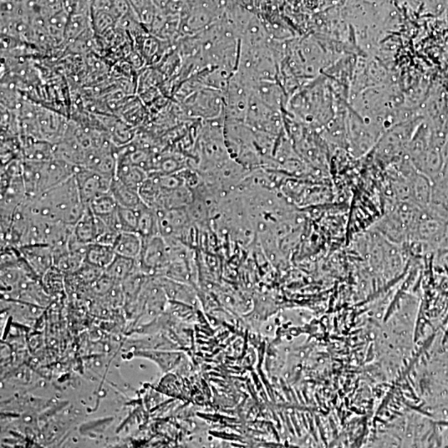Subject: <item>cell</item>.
<instances>
[{"label":"cell","mask_w":448,"mask_h":448,"mask_svg":"<svg viewBox=\"0 0 448 448\" xmlns=\"http://www.w3.org/2000/svg\"><path fill=\"white\" fill-rule=\"evenodd\" d=\"M25 203L30 215L36 220L70 225L78 221L88 206L81 200L75 175L39 195L28 197Z\"/></svg>","instance_id":"obj_1"},{"label":"cell","mask_w":448,"mask_h":448,"mask_svg":"<svg viewBox=\"0 0 448 448\" xmlns=\"http://www.w3.org/2000/svg\"><path fill=\"white\" fill-rule=\"evenodd\" d=\"M76 167L58 158L45 161H24L23 180L28 197H34L63 184Z\"/></svg>","instance_id":"obj_2"},{"label":"cell","mask_w":448,"mask_h":448,"mask_svg":"<svg viewBox=\"0 0 448 448\" xmlns=\"http://www.w3.org/2000/svg\"><path fill=\"white\" fill-rule=\"evenodd\" d=\"M75 178L81 200L86 205L96 198L110 193L112 181L115 179L85 166L76 167Z\"/></svg>","instance_id":"obj_3"},{"label":"cell","mask_w":448,"mask_h":448,"mask_svg":"<svg viewBox=\"0 0 448 448\" xmlns=\"http://www.w3.org/2000/svg\"><path fill=\"white\" fill-rule=\"evenodd\" d=\"M19 249L24 260L39 279L54 266L53 248L47 244L23 246Z\"/></svg>","instance_id":"obj_4"},{"label":"cell","mask_w":448,"mask_h":448,"mask_svg":"<svg viewBox=\"0 0 448 448\" xmlns=\"http://www.w3.org/2000/svg\"><path fill=\"white\" fill-rule=\"evenodd\" d=\"M143 245V238L138 233L128 231L121 232L112 248H113L116 255L136 260L141 255Z\"/></svg>","instance_id":"obj_5"},{"label":"cell","mask_w":448,"mask_h":448,"mask_svg":"<svg viewBox=\"0 0 448 448\" xmlns=\"http://www.w3.org/2000/svg\"><path fill=\"white\" fill-rule=\"evenodd\" d=\"M136 210L138 215L136 232L140 234L143 240H148L150 238L160 235L159 218H158L157 212L146 205L144 203H142Z\"/></svg>","instance_id":"obj_6"},{"label":"cell","mask_w":448,"mask_h":448,"mask_svg":"<svg viewBox=\"0 0 448 448\" xmlns=\"http://www.w3.org/2000/svg\"><path fill=\"white\" fill-rule=\"evenodd\" d=\"M96 234H98L96 217L88 205L83 215L74 224L73 235L79 242L88 245L96 242Z\"/></svg>","instance_id":"obj_7"},{"label":"cell","mask_w":448,"mask_h":448,"mask_svg":"<svg viewBox=\"0 0 448 448\" xmlns=\"http://www.w3.org/2000/svg\"><path fill=\"white\" fill-rule=\"evenodd\" d=\"M110 193L114 197L117 205L121 207L136 210L143 203L138 191L126 185L116 178L112 181Z\"/></svg>","instance_id":"obj_8"},{"label":"cell","mask_w":448,"mask_h":448,"mask_svg":"<svg viewBox=\"0 0 448 448\" xmlns=\"http://www.w3.org/2000/svg\"><path fill=\"white\" fill-rule=\"evenodd\" d=\"M116 256L113 248L100 243H91L86 254V263L105 270Z\"/></svg>","instance_id":"obj_9"},{"label":"cell","mask_w":448,"mask_h":448,"mask_svg":"<svg viewBox=\"0 0 448 448\" xmlns=\"http://www.w3.org/2000/svg\"><path fill=\"white\" fill-rule=\"evenodd\" d=\"M136 268V260L116 255L113 261L104 270V273L116 283L121 284L133 273Z\"/></svg>","instance_id":"obj_10"},{"label":"cell","mask_w":448,"mask_h":448,"mask_svg":"<svg viewBox=\"0 0 448 448\" xmlns=\"http://www.w3.org/2000/svg\"><path fill=\"white\" fill-rule=\"evenodd\" d=\"M41 282L52 297L59 296L64 292L63 273L54 266L44 275Z\"/></svg>","instance_id":"obj_11"},{"label":"cell","mask_w":448,"mask_h":448,"mask_svg":"<svg viewBox=\"0 0 448 448\" xmlns=\"http://www.w3.org/2000/svg\"><path fill=\"white\" fill-rule=\"evenodd\" d=\"M88 207L96 217L104 218L111 215L117 210L118 205L111 193L96 198Z\"/></svg>","instance_id":"obj_12"},{"label":"cell","mask_w":448,"mask_h":448,"mask_svg":"<svg viewBox=\"0 0 448 448\" xmlns=\"http://www.w3.org/2000/svg\"><path fill=\"white\" fill-rule=\"evenodd\" d=\"M117 215L119 218L121 232H136L137 221H138L136 210L118 205Z\"/></svg>","instance_id":"obj_13"}]
</instances>
